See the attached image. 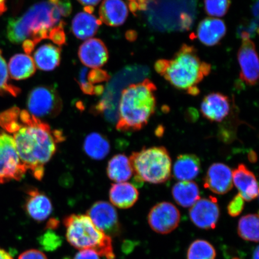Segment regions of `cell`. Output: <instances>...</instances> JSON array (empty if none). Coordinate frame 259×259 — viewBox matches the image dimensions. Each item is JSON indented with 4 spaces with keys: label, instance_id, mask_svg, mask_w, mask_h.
Returning <instances> with one entry per match:
<instances>
[{
    "label": "cell",
    "instance_id": "2e32d148",
    "mask_svg": "<svg viewBox=\"0 0 259 259\" xmlns=\"http://www.w3.org/2000/svg\"><path fill=\"white\" fill-rule=\"evenodd\" d=\"M25 209L32 219L41 222L50 216L53 206L46 194L36 188H31L27 191Z\"/></svg>",
    "mask_w": 259,
    "mask_h": 259
},
{
    "label": "cell",
    "instance_id": "603a6c76",
    "mask_svg": "<svg viewBox=\"0 0 259 259\" xmlns=\"http://www.w3.org/2000/svg\"><path fill=\"white\" fill-rule=\"evenodd\" d=\"M33 60L35 66L41 70H53L60 63L61 49L52 44L42 45L35 52Z\"/></svg>",
    "mask_w": 259,
    "mask_h": 259
},
{
    "label": "cell",
    "instance_id": "83f0119b",
    "mask_svg": "<svg viewBox=\"0 0 259 259\" xmlns=\"http://www.w3.org/2000/svg\"><path fill=\"white\" fill-rule=\"evenodd\" d=\"M238 233L245 241H258V216L257 214L246 215L239 220Z\"/></svg>",
    "mask_w": 259,
    "mask_h": 259
},
{
    "label": "cell",
    "instance_id": "8992f818",
    "mask_svg": "<svg viewBox=\"0 0 259 259\" xmlns=\"http://www.w3.org/2000/svg\"><path fill=\"white\" fill-rule=\"evenodd\" d=\"M129 160L136 183L158 184L170 179L171 160L169 152L164 147L142 148L133 153Z\"/></svg>",
    "mask_w": 259,
    "mask_h": 259
},
{
    "label": "cell",
    "instance_id": "f1b7e54d",
    "mask_svg": "<svg viewBox=\"0 0 259 259\" xmlns=\"http://www.w3.org/2000/svg\"><path fill=\"white\" fill-rule=\"evenodd\" d=\"M216 251L213 245L203 239H197L190 245L187 259H215Z\"/></svg>",
    "mask_w": 259,
    "mask_h": 259
},
{
    "label": "cell",
    "instance_id": "52a82bcc",
    "mask_svg": "<svg viewBox=\"0 0 259 259\" xmlns=\"http://www.w3.org/2000/svg\"><path fill=\"white\" fill-rule=\"evenodd\" d=\"M11 135L0 131V184L20 181L27 171Z\"/></svg>",
    "mask_w": 259,
    "mask_h": 259
},
{
    "label": "cell",
    "instance_id": "7c38bea8",
    "mask_svg": "<svg viewBox=\"0 0 259 259\" xmlns=\"http://www.w3.org/2000/svg\"><path fill=\"white\" fill-rule=\"evenodd\" d=\"M191 220L199 228L208 230L215 228L220 218V209L214 197L202 198L191 207Z\"/></svg>",
    "mask_w": 259,
    "mask_h": 259
},
{
    "label": "cell",
    "instance_id": "ffe728a7",
    "mask_svg": "<svg viewBox=\"0 0 259 259\" xmlns=\"http://www.w3.org/2000/svg\"><path fill=\"white\" fill-rule=\"evenodd\" d=\"M201 170V162L197 155L181 154L175 162L174 176L180 181H192L198 177Z\"/></svg>",
    "mask_w": 259,
    "mask_h": 259
},
{
    "label": "cell",
    "instance_id": "4dcf8cb0",
    "mask_svg": "<svg viewBox=\"0 0 259 259\" xmlns=\"http://www.w3.org/2000/svg\"><path fill=\"white\" fill-rule=\"evenodd\" d=\"M205 10L211 18L225 16L231 6V0H204Z\"/></svg>",
    "mask_w": 259,
    "mask_h": 259
},
{
    "label": "cell",
    "instance_id": "4316f807",
    "mask_svg": "<svg viewBox=\"0 0 259 259\" xmlns=\"http://www.w3.org/2000/svg\"><path fill=\"white\" fill-rule=\"evenodd\" d=\"M83 148L89 157L96 160L104 159L111 150L108 139L98 133H92L87 136Z\"/></svg>",
    "mask_w": 259,
    "mask_h": 259
},
{
    "label": "cell",
    "instance_id": "3957f363",
    "mask_svg": "<svg viewBox=\"0 0 259 259\" xmlns=\"http://www.w3.org/2000/svg\"><path fill=\"white\" fill-rule=\"evenodd\" d=\"M154 69L175 88L196 96L200 93L199 84L209 75L211 66L200 59L195 48L183 44L170 59L157 60Z\"/></svg>",
    "mask_w": 259,
    "mask_h": 259
},
{
    "label": "cell",
    "instance_id": "484cf974",
    "mask_svg": "<svg viewBox=\"0 0 259 259\" xmlns=\"http://www.w3.org/2000/svg\"><path fill=\"white\" fill-rule=\"evenodd\" d=\"M107 174L115 183H124L131 179L134 172L129 158L124 154L114 155L109 161Z\"/></svg>",
    "mask_w": 259,
    "mask_h": 259
},
{
    "label": "cell",
    "instance_id": "d590c367",
    "mask_svg": "<svg viewBox=\"0 0 259 259\" xmlns=\"http://www.w3.org/2000/svg\"><path fill=\"white\" fill-rule=\"evenodd\" d=\"M87 80L92 85L106 82L110 79L109 74L105 70L100 69H93L87 73Z\"/></svg>",
    "mask_w": 259,
    "mask_h": 259
},
{
    "label": "cell",
    "instance_id": "8fae6325",
    "mask_svg": "<svg viewBox=\"0 0 259 259\" xmlns=\"http://www.w3.org/2000/svg\"><path fill=\"white\" fill-rule=\"evenodd\" d=\"M87 215L100 231L110 237L120 234L118 213L111 203L105 201L94 203L87 211Z\"/></svg>",
    "mask_w": 259,
    "mask_h": 259
},
{
    "label": "cell",
    "instance_id": "6da1fadb",
    "mask_svg": "<svg viewBox=\"0 0 259 259\" xmlns=\"http://www.w3.org/2000/svg\"><path fill=\"white\" fill-rule=\"evenodd\" d=\"M0 126L12 135L22 163L40 181L45 165L56 153L58 145L66 139L63 132L52 128L46 122L16 106L0 113Z\"/></svg>",
    "mask_w": 259,
    "mask_h": 259
},
{
    "label": "cell",
    "instance_id": "f546056e",
    "mask_svg": "<svg viewBox=\"0 0 259 259\" xmlns=\"http://www.w3.org/2000/svg\"><path fill=\"white\" fill-rule=\"evenodd\" d=\"M21 93L20 89L9 83L8 66L0 50V95L16 97Z\"/></svg>",
    "mask_w": 259,
    "mask_h": 259
},
{
    "label": "cell",
    "instance_id": "277c9868",
    "mask_svg": "<svg viewBox=\"0 0 259 259\" xmlns=\"http://www.w3.org/2000/svg\"><path fill=\"white\" fill-rule=\"evenodd\" d=\"M156 86L148 79L122 91L116 126L118 131L137 132L148 124L156 108Z\"/></svg>",
    "mask_w": 259,
    "mask_h": 259
},
{
    "label": "cell",
    "instance_id": "5b68a950",
    "mask_svg": "<svg viewBox=\"0 0 259 259\" xmlns=\"http://www.w3.org/2000/svg\"><path fill=\"white\" fill-rule=\"evenodd\" d=\"M67 240L79 250H92L108 259L115 258L111 237L97 228L87 215L71 214L63 220Z\"/></svg>",
    "mask_w": 259,
    "mask_h": 259
},
{
    "label": "cell",
    "instance_id": "1f68e13d",
    "mask_svg": "<svg viewBox=\"0 0 259 259\" xmlns=\"http://www.w3.org/2000/svg\"><path fill=\"white\" fill-rule=\"evenodd\" d=\"M38 241L44 250L47 251L57 250L62 243V240L60 236L53 231H47L40 236Z\"/></svg>",
    "mask_w": 259,
    "mask_h": 259
},
{
    "label": "cell",
    "instance_id": "ba28073f",
    "mask_svg": "<svg viewBox=\"0 0 259 259\" xmlns=\"http://www.w3.org/2000/svg\"><path fill=\"white\" fill-rule=\"evenodd\" d=\"M28 112L40 118L56 117L63 108V102L57 90L53 87H35L27 99Z\"/></svg>",
    "mask_w": 259,
    "mask_h": 259
},
{
    "label": "cell",
    "instance_id": "ab89813d",
    "mask_svg": "<svg viewBox=\"0 0 259 259\" xmlns=\"http://www.w3.org/2000/svg\"><path fill=\"white\" fill-rule=\"evenodd\" d=\"M22 47H23L24 50L26 54H30L32 53V52L34 50V48L35 47L34 42L31 40H26L23 42V44H22Z\"/></svg>",
    "mask_w": 259,
    "mask_h": 259
},
{
    "label": "cell",
    "instance_id": "8d00e7d4",
    "mask_svg": "<svg viewBox=\"0 0 259 259\" xmlns=\"http://www.w3.org/2000/svg\"><path fill=\"white\" fill-rule=\"evenodd\" d=\"M128 7L134 14L138 12L145 11L150 3L157 0H127Z\"/></svg>",
    "mask_w": 259,
    "mask_h": 259
},
{
    "label": "cell",
    "instance_id": "f6af8a7d",
    "mask_svg": "<svg viewBox=\"0 0 259 259\" xmlns=\"http://www.w3.org/2000/svg\"><path fill=\"white\" fill-rule=\"evenodd\" d=\"M252 259H258V247H257L255 249L253 255H252Z\"/></svg>",
    "mask_w": 259,
    "mask_h": 259
},
{
    "label": "cell",
    "instance_id": "cb8c5ba5",
    "mask_svg": "<svg viewBox=\"0 0 259 259\" xmlns=\"http://www.w3.org/2000/svg\"><path fill=\"white\" fill-rule=\"evenodd\" d=\"M171 194L175 201L184 208L192 207L200 199L199 186L193 181H180L174 186Z\"/></svg>",
    "mask_w": 259,
    "mask_h": 259
},
{
    "label": "cell",
    "instance_id": "4fadbf2b",
    "mask_svg": "<svg viewBox=\"0 0 259 259\" xmlns=\"http://www.w3.org/2000/svg\"><path fill=\"white\" fill-rule=\"evenodd\" d=\"M232 170L226 164L215 163L209 166L204 178V187L218 194L228 193L233 188Z\"/></svg>",
    "mask_w": 259,
    "mask_h": 259
},
{
    "label": "cell",
    "instance_id": "5bb4252c",
    "mask_svg": "<svg viewBox=\"0 0 259 259\" xmlns=\"http://www.w3.org/2000/svg\"><path fill=\"white\" fill-rule=\"evenodd\" d=\"M200 111L203 117L211 122H222L231 111L229 97L220 93H212L204 97Z\"/></svg>",
    "mask_w": 259,
    "mask_h": 259
},
{
    "label": "cell",
    "instance_id": "9c48e42d",
    "mask_svg": "<svg viewBox=\"0 0 259 259\" xmlns=\"http://www.w3.org/2000/svg\"><path fill=\"white\" fill-rule=\"evenodd\" d=\"M242 44L238 53L240 79L246 85L254 86L258 79V58L255 44L250 35L242 33Z\"/></svg>",
    "mask_w": 259,
    "mask_h": 259
},
{
    "label": "cell",
    "instance_id": "d6a6232c",
    "mask_svg": "<svg viewBox=\"0 0 259 259\" xmlns=\"http://www.w3.org/2000/svg\"><path fill=\"white\" fill-rule=\"evenodd\" d=\"M65 22L61 21L56 27L52 28L48 34L49 39L53 41L58 46H63L66 43V34L64 31Z\"/></svg>",
    "mask_w": 259,
    "mask_h": 259
},
{
    "label": "cell",
    "instance_id": "e575fe53",
    "mask_svg": "<svg viewBox=\"0 0 259 259\" xmlns=\"http://www.w3.org/2000/svg\"><path fill=\"white\" fill-rule=\"evenodd\" d=\"M245 200L242 198L241 194L238 193L234 196L228 206L229 214L233 218L241 214L244 208Z\"/></svg>",
    "mask_w": 259,
    "mask_h": 259
},
{
    "label": "cell",
    "instance_id": "836d02e7",
    "mask_svg": "<svg viewBox=\"0 0 259 259\" xmlns=\"http://www.w3.org/2000/svg\"><path fill=\"white\" fill-rule=\"evenodd\" d=\"M87 73L88 69L86 67L82 68L79 72L77 82L83 93L89 95H96L97 86L93 85L89 82L87 80Z\"/></svg>",
    "mask_w": 259,
    "mask_h": 259
},
{
    "label": "cell",
    "instance_id": "ac0fdd59",
    "mask_svg": "<svg viewBox=\"0 0 259 259\" xmlns=\"http://www.w3.org/2000/svg\"><path fill=\"white\" fill-rule=\"evenodd\" d=\"M226 33L224 21L210 17L204 19L200 22L197 28L196 37L206 46L213 47L220 43Z\"/></svg>",
    "mask_w": 259,
    "mask_h": 259
},
{
    "label": "cell",
    "instance_id": "ee69618b",
    "mask_svg": "<svg viewBox=\"0 0 259 259\" xmlns=\"http://www.w3.org/2000/svg\"><path fill=\"white\" fill-rule=\"evenodd\" d=\"M249 160H250L251 162H252V163L256 161V154H255L254 151H251L250 154H249Z\"/></svg>",
    "mask_w": 259,
    "mask_h": 259
},
{
    "label": "cell",
    "instance_id": "e0dca14e",
    "mask_svg": "<svg viewBox=\"0 0 259 259\" xmlns=\"http://www.w3.org/2000/svg\"><path fill=\"white\" fill-rule=\"evenodd\" d=\"M233 184L245 201L257 198L258 190L255 175L244 164H240L232 171Z\"/></svg>",
    "mask_w": 259,
    "mask_h": 259
},
{
    "label": "cell",
    "instance_id": "9a60e30c",
    "mask_svg": "<svg viewBox=\"0 0 259 259\" xmlns=\"http://www.w3.org/2000/svg\"><path fill=\"white\" fill-rule=\"evenodd\" d=\"M78 56L85 66L99 69L108 61L109 53L103 41L99 38H90L80 45Z\"/></svg>",
    "mask_w": 259,
    "mask_h": 259
},
{
    "label": "cell",
    "instance_id": "f35d334b",
    "mask_svg": "<svg viewBox=\"0 0 259 259\" xmlns=\"http://www.w3.org/2000/svg\"><path fill=\"white\" fill-rule=\"evenodd\" d=\"M73 259H100L97 252L92 250H82L77 252Z\"/></svg>",
    "mask_w": 259,
    "mask_h": 259
},
{
    "label": "cell",
    "instance_id": "b9f144b4",
    "mask_svg": "<svg viewBox=\"0 0 259 259\" xmlns=\"http://www.w3.org/2000/svg\"><path fill=\"white\" fill-rule=\"evenodd\" d=\"M0 259H14L8 252L0 248Z\"/></svg>",
    "mask_w": 259,
    "mask_h": 259
},
{
    "label": "cell",
    "instance_id": "7a4b0ae2",
    "mask_svg": "<svg viewBox=\"0 0 259 259\" xmlns=\"http://www.w3.org/2000/svg\"><path fill=\"white\" fill-rule=\"evenodd\" d=\"M72 10L69 0H48L38 3L20 17L9 21V40L15 44L31 40L36 46L41 40L48 38L51 29L59 24L62 16H69Z\"/></svg>",
    "mask_w": 259,
    "mask_h": 259
},
{
    "label": "cell",
    "instance_id": "30bf717a",
    "mask_svg": "<svg viewBox=\"0 0 259 259\" xmlns=\"http://www.w3.org/2000/svg\"><path fill=\"white\" fill-rule=\"evenodd\" d=\"M179 210L174 204L162 202L156 204L150 210L148 216L149 225L158 234L166 235L177 228L180 224Z\"/></svg>",
    "mask_w": 259,
    "mask_h": 259
},
{
    "label": "cell",
    "instance_id": "74e56055",
    "mask_svg": "<svg viewBox=\"0 0 259 259\" xmlns=\"http://www.w3.org/2000/svg\"><path fill=\"white\" fill-rule=\"evenodd\" d=\"M18 259H48L46 255L40 251L30 250L25 251L19 255Z\"/></svg>",
    "mask_w": 259,
    "mask_h": 259
},
{
    "label": "cell",
    "instance_id": "7bdbcfd3",
    "mask_svg": "<svg viewBox=\"0 0 259 259\" xmlns=\"http://www.w3.org/2000/svg\"><path fill=\"white\" fill-rule=\"evenodd\" d=\"M6 0H0V15H2L3 13L6 11Z\"/></svg>",
    "mask_w": 259,
    "mask_h": 259
},
{
    "label": "cell",
    "instance_id": "7402d4cb",
    "mask_svg": "<svg viewBox=\"0 0 259 259\" xmlns=\"http://www.w3.org/2000/svg\"><path fill=\"white\" fill-rule=\"evenodd\" d=\"M102 22L96 16L80 12L74 16L72 22L73 33L81 40L89 39L96 34Z\"/></svg>",
    "mask_w": 259,
    "mask_h": 259
},
{
    "label": "cell",
    "instance_id": "d4e9b609",
    "mask_svg": "<svg viewBox=\"0 0 259 259\" xmlns=\"http://www.w3.org/2000/svg\"><path fill=\"white\" fill-rule=\"evenodd\" d=\"M9 76L15 80H23L33 75L35 65L28 54H18L13 56L8 65Z\"/></svg>",
    "mask_w": 259,
    "mask_h": 259
},
{
    "label": "cell",
    "instance_id": "d6986e66",
    "mask_svg": "<svg viewBox=\"0 0 259 259\" xmlns=\"http://www.w3.org/2000/svg\"><path fill=\"white\" fill-rule=\"evenodd\" d=\"M128 9L122 0H104L99 9V20L111 27H118L124 23Z\"/></svg>",
    "mask_w": 259,
    "mask_h": 259
},
{
    "label": "cell",
    "instance_id": "44dd1931",
    "mask_svg": "<svg viewBox=\"0 0 259 259\" xmlns=\"http://www.w3.org/2000/svg\"><path fill=\"white\" fill-rule=\"evenodd\" d=\"M109 199L113 205L119 208L127 209L138 201L139 192L131 183L113 184L109 191Z\"/></svg>",
    "mask_w": 259,
    "mask_h": 259
},
{
    "label": "cell",
    "instance_id": "60d3db41",
    "mask_svg": "<svg viewBox=\"0 0 259 259\" xmlns=\"http://www.w3.org/2000/svg\"><path fill=\"white\" fill-rule=\"evenodd\" d=\"M81 5H83L85 7H94L99 4L101 0H77Z\"/></svg>",
    "mask_w": 259,
    "mask_h": 259
}]
</instances>
